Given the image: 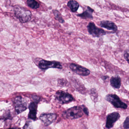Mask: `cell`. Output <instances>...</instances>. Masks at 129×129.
<instances>
[{"mask_svg": "<svg viewBox=\"0 0 129 129\" xmlns=\"http://www.w3.org/2000/svg\"><path fill=\"white\" fill-rule=\"evenodd\" d=\"M53 15L55 16V18L57 21H58L59 22L61 23H63L64 22V20L62 18L61 14H60L58 11L56 10H55L53 11Z\"/></svg>", "mask_w": 129, "mask_h": 129, "instance_id": "cell-17", "label": "cell"}, {"mask_svg": "<svg viewBox=\"0 0 129 129\" xmlns=\"http://www.w3.org/2000/svg\"><path fill=\"white\" fill-rule=\"evenodd\" d=\"M11 117V114L10 112H7L3 116V119L4 120H6L8 119H10Z\"/></svg>", "mask_w": 129, "mask_h": 129, "instance_id": "cell-20", "label": "cell"}, {"mask_svg": "<svg viewBox=\"0 0 129 129\" xmlns=\"http://www.w3.org/2000/svg\"><path fill=\"white\" fill-rule=\"evenodd\" d=\"M16 112L17 114L21 113L27 109V104L23 101L21 96L16 97L14 102Z\"/></svg>", "mask_w": 129, "mask_h": 129, "instance_id": "cell-8", "label": "cell"}, {"mask_svg": "<svg viewBox=\"0 0 129 129\" xmlns=\"http://www.w3.org/2000/svg\"><path fill=\"white\" fill-rule=\"evenodd\" d=\"M39 68L41 69L46 70L50 68L62 69V66L59 62L56 61H48L45 60H42L39 63Z\"/></svg>", "mask_w": 129, "mask_h": 129, "instance_id": "cell-5", "label": "cell"}, {"mask_svg": "<svg viewBox=\"0 0 129 129\" xmlns=\"http://www.w3.org/2000/svg\"><path fill=\"white\" fill-rule=\"evenodd\" d=\"M55 99L58 102L62 104L68 103L74 100L71 95L62 90H59L56 92L55 94Z\"/></svg>", "mask_w": 129, "mask_h": 129, "instance_id": "cell-4", "label": "cell"}, {"mask_svg": "<svg viewBox=\"0 0 129 129\" xmlns=\"http://www.w3.org/2000/svg\"><path fill=\"white\" fill-rule=\"evenodd\" d=\"M68 6L70 8L71 11L73 12H77L80 6L78 3L74 0H71L69 1L68 3Z\"/></svg>", "mask_w": 129, "mask_h": 129, "instance_id": "cell-15", "label": "cell"}, {"mask_svg": "<svg viewBox=\"0 0 129 129\" xmlns=\"http://www.w3.org/2000/svg\"><path fill=\"white\" fill-rule=\"evenodd\" d=\"M69 67L72 71L80 75L86 76L90 74V71L87 69L74 63L71 64Z\"/></svg>", "mask_w": 129, "mask_h": 129, "instance_id": "cell-7", "label": "cell"}, {"mask_svg": "<svg viewBox=\"0 0 129 129\" xmlns=\"http://www.w3.org/2000/svg\"><path fill=\"white\" fill-rule=\"evenodd\" d=\"M100 25L102 27L107 29L109 30L114 31H117V27L114 22L108 21H103L101 22Z\"/></svg>", "mask_w": 129, "mask_h": 129, "instance_id": "cell-12", "label": "cell"}, {"mask_svg": "<svg viewBox=\"0 0 129 129\" xmlns=\"http://www.w3.org/2000/svg\"><path fill=\"white\" fill-rule=\"evenodd\" d=\"M83 108L84 113H85V114H86L87 115H88L89 112L87 108H86L83 105Z\"/></svg>", "mask_w": 129, "mask_h": 129, "instance_id": "cell-23", "label": "cell"}, {"mask_svg": "<svg viewBox=\"0 0 129 129\" xmlns=\"http://www.w3.org/2000/svg\"><path fill=\"white\" fill-rule=\"evenodd\" d=\"M68 83V81L64 79H59L58 81V84L59 86L61 87L67 86Z\"/></svg>", "mask_w": 129, "mask_h": 129, "instance_id": "cell-18", "label": "cell"}, {"mask_svg": "<svg viewBox=\"0 0 129 129\" xmlns=\"http://www.w3.org/2000/svg\"><path fill=\"white\" fill-rule=\"evenodd\" d=\"M28 6L33 9H37L40 7V4L35 0H27Z\"/></svg>", "mask_w": 129, "mask_h": 129, "instance_id": "cell-16", "label": "cell"}, {"mask_svg": "<svg viewBox=\"0 0 129 129\" xmlns=\"http://www.w3.org/2000/svg\"><path fill=\"white\" fill-rule=\"evenodd\" d=\"M56 118V115L54 113L42 114L40 116L41 120L44 123L46 126L52 123Z\"/></svg>", "mask_w": 129, "mask_h": 129, "instance_id": "cell-9", "label": "cell"}, {"mask_svg": "<svg viewBox=\"0 0 129 129\" xmlns=\"http://www.w3.org/2000/svg\"><path fill=\"white\" fill-rule=\"evenodd\" d=\"M37 103L34 102L30 103L29 106L30 112L28 114V118L35 120L37 119Z\"/></svg>", "mask_w": 129, "mask_h": 129, "instance_id": "cell-11", "label": "cell"}, {"mask_svg": "<svg viewBox=\"0 0 129 129\" xmlns=\"http://www.w3.org/2000/svg\"><path fill=\"white\" fill-rule=\"evenodd\" d=\"M105 99L112 104L115 108L124 109H126L127 108L126 104L122 102L119 97L115 94L107 95L105 98Z\"/></svg>", "mask_w": 129, "mask_h": 129, "instance_id": "cell-3", "label": "cell"}, {"mask_svg": "<svg viewBox=\"0 0 129 129\" xmlns=\"http://www.w3.org/2000/svg\"><path fill=\"white\" fill-rule=\"evenodd\" d=\"M33 99L35 102L38 103L40 101V97L39 96H33Z\"/></svg>", "mask_w": 129, "mask_h": 129, "instance_id": "cell-22", "label": "cell"}, {"mask_svg": "<svg viewBox=\"0 0 129 129\" xmlns=\"http://www.w3.org/2000/svg\"><path fill=\"white\" fill-rule=\"evenodd\" d=\"M83 112V106H74L64 111L62 113V116L66 119H77L81 117Z\"/></svg>", "mask_w": 129, "mask_h": 129, "instance_id": "cell-2", "label": "cell"}, {"mask_svg": "<svg viewBox=\"0 0 129 129\" xmlns=\"http://www.w3.org/2000/svg\"><path fill=\"white\" fill-rule=\"evenodd\" d=\"M87 28L90 34L93 37H99L106 34V33L103 29L97 27L93 22H90L87 25Z\"/></svg>", "mask_w": 129, "mask_h": 129, "instance_id": "cell-6", "label": "cell"}, {"mask_svg": "<svg viewBox=\"0 0 129 129\" xmlns=\"http://www.w3.org/2000/svg\"><path fill=\"white\" fill-rule=\"evenodd\" d=\"M120 115L117 112H114L109 114L107 116L106 126L107 128H111L114 126V123L118 120Z\"/></svg>", "mask_w": 129, "mask_h": 129, "instance_id": "cell-10", "label": "cell"}, {"mask_svg": "<svg viewBox=\"0 0 129 129\" xmlns=\"http://www.w3.org/2000/svg\"><path fill=\"white\" fill-rule=\"evenodd\" d=\"M123 126L124 128L125 129L129 128V116L127 117L125 119V121L124 122Z\"/></svg>", "mask_w": 129, "mask_h": 129, "instance_id": "cell-19", "label": "cell"}, {"mask_svg": "<svg viewBox=\"0 0 129 129\" xmlns=\"http://www.w3.org/2000/svg\"><path fill=\"white\" fill-rule=\"evenodd\" d=\"M111 85L117 89L119 88L121 84V79L120 77H112L110 80Z\"/></svg>", "mask_w": 129, "mask_h": 129, "instance_id": "cell-14", "label": "cell"}, {"mask_svg": "<svg viewBox=\"0 0 129 129\" xmlns=\"http://www.w3.org/2000/svg\"><path fill=\"white\" fill-rule=\"evenodd\" d=\"M94 12L93 9H91L89 7H87V10L81 14H78L77 15L78 16L81 17L84 19H92L93 18L92 13Z\"/></svg>", "mask_w": 129, "mask_h": 129, "instance_id": "cell-13", "label": "cell"}, {"mask_svg": "<svg viewBox=\"0 0 129 129\" xmlns=\"http://www.w3.org/2000/svg\"><path fill=\"white\" fill-rule=\"evenodd\" d=\"M124 56L127 61L129 63V49L125 51Z\"/></svg>", "mask_w": 129, "mask_h": 129, "instance_id": "cell-21", "label": "cell"}, {"mask_svg": "<svg viewBox=\"0 0 129 129\" xmlns=\"http://www.w3.org/2000/svg\"><path fill=\"white\" fill-rule=\"evenodd\" d=\"M14 12L16 17L22 23H26L30 21L32 17L31 12L22 7H14Z\"/></svg>", "mask_w": 129, "mask_h": 129, "instance_id": "cell-1", "label": "cell"}]
</instances>
